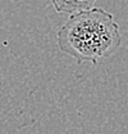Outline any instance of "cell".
<instances>
[{"instance_id":"1","label":"cell","mask_w":128,"mask_h":134,"mask_svg":"<svg viewBox=\"0 0 128 134\" xmlns=\"http://www.w3.org/2000/svg\"><path fill=\"white\" fill-rule=\"evenodd\" d=\"M58 48L78 63L97 65L114 54L122 44L119 25L114 16L103 8L74 13L56 32Z\"/></svg>"},{"instance_id":"2","label":"cell","mask_w":128,"mask_h":134,"mask_svg":"<svg viewBox=\"0 0 128 134\" xmlns=\"http://www.w3.org/2000/svg\"><path fill=\"white\" fill-rule=\"evenodd\" d=\"M97 0H50L53 8L59 14L72 16L82 10L94 8Z\"/></svg>"}]
</instances>
